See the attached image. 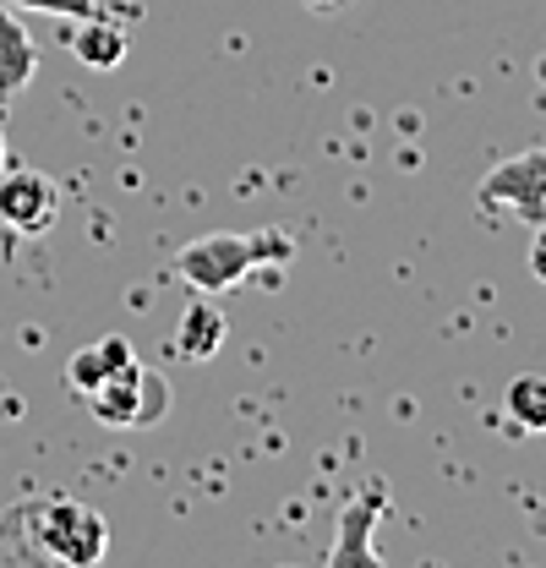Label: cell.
I'll list each match as a JSON object with an SVG mask.
<instances>
[{
    "label": "cell",
    "instance_id": "cell-8",
    "mask_svg": "<svg viewBox=\"0 0 546 568\" xmlns=\"http://www.w3.org/2000/svg\"><path fill=\"white\" fill-rule=\"evenodd\" d=\"M219 345H224V306H213V295H198V301L181 312L175 355H181V361H213Z\"/></svg>",
    "mask_w": 546,
    "mask_h": 568
},
{
    "label": "cell",
    "instance_id": "cell-7",
    "mask_svg": "<svg viewBox=\"0 0 546 568\" xmlns=\"http://www.w3.org/2000/svg\"><path fill=\"white\" fill-rule=\"evenodd\" d=\"M39 71V50L22 33V22L11 17V6L0 0V104H11Z\"/></svg>",
    "mask_w": 546,
    "mask_h": 568
},
{
    "label": "cell",
    "instance_id": "cell-15",
    "mask_svg": "<svg viewBox=\"0 0 546 568\" xmlns=\"http://www.w3.org/2000/svg\"><path fill=\"white\" fill-rule=\"evenodd\" d=\"M11 170V148H6V132H0V175Z\"/></svg>",
    "mask_w": 546,
    "mask_h": 568
},
{
    "label": "cell",
    "instance_id": "cell-6",
    "mask_svg": "<svg viewBox=\"0 0 546 568\" xmlns=\"http://www.w3.org/2000/svg\"><path fill=\"white\" fill-rule=\"evenodd\" d=\"M383 514V493L366 487L361 497H350L340 508V530H334V547H328V564H377V547H372V525Z\"/></svg>",
    "mask_w": 546,
    "mask_h": 568
},
{
    "label": "cell",
    "instance_id": "cell-1",
    "mask_svg": "<svg viewBox=\"0 0 546 568\" xmlns=\"http://www.w3.org/2000/svg\"><path fill=\"white\" fill-rule=\"evenodd\" d=\"M110 552V525L82 497H17L0 508V564L17 568H93Z\"/></svg>",
    "mask_w": 546,
    "mask_h": 568
},
{
    "label": "cell",
    "instance_id": "cell-11",
    "mask_svg": "<svg viewBox=\"0 0 546 568\" xmlns=\"http://www.w3.org/2000/svg\"><path fill=\"white\" fill-rule=\"evenodd\" d=\"M503 405L519 432H546V377H514Z\"/></svg>",
    "mask_w": 546,
    "mask_h": 568
},
{
    "label": "cell",
    "instance_id": "cell-4",
    "mask_svg": "<svg viewBox=\"0 0 546 568\" xmlns=\"http://www.w3.org/2000/svg\"><path fill=\"white\" fill-rule=\"evenodd\" d=\"M481 209H503L519 219H546V148H530L519 159H503L481 181Z\"/></svg>",
    "mask_w": 546,
    "mask_h": 568
},
{
    "label": "cell",
    "instance_id": "cell-5",
    "mask_svg": "<svg viewBox=\"0 0 546 568\" xmlns=\"http://www.w3.org/2000/svg\"><path fill=\"white\" fill-rule=\"evenodd\" d=\"M61 219V186L44 170H6L0 175V224L17 235H50Z\"/></svg>",
    "mask_w": 546,
    "mask_h": 568
},
{
    "label": "cell",
    "instance_id": "cell-13",
    "mask_svg": "<svg viewBox=\"0 0 546 568\" xmlns=\"http://www.w3.org/2000/svg\"><path fill=\"white\" fill-rule=\"evenodd\" d=\"M530 274L546 284V219H542V230H536V241H530Z\"/></svg>",
    "mask_w": 546,
    "mask_h": 568
},
{
    "label": "cell",
    "instance_id": "cell-14",
    "mask_svg": "<svg viewBox=\"0 0 546 568\" xmlns=\"http://www.w3.org/2000/svg\"><path fill=\"white\" fill-rule=\"evenodd\" d=\"M301 6H306L312 17H340V11H350L355 0H301Z\"/></svg>",
    "mask_w": 546,
    "mask_h": 568
},
{
    "label": "cell",
    "instance_id": "cell-10",
    "mask_svg": "<svg viewBox=\"0 0 546 568\" xmlns=\"http://www.w3.org/2000/svg\"><path fill=\"white\" fill-rule=\"evenodd\" d=\"M127 50H132V33L127 28H115V22H104L99 11L93 17H82V28H77V39H71V55L82 61V67L93 71H110L127 61Z\"/></svg>",
    "mask_w": 546,
    "mask_h": 568
},
{
    "label": "cell",
    "instance_id": "cell-3",
    "mask_svg": "<svg viewBox=\"0 0 546 568\" xmlns=\"http://www.w3.org/2000/svg\"><path fill=\"white\" fill-rule=\"evenodd\" d=\"M82 399H88L93 422H104V426H153L170 416V383L159 372H148L142 361H127L121 372H110Z\"/></svg>",
    "mask_w": 546,
    "mask_h": 568
},
{
    "label": "cell",
    "instance_id": "cell-2",
    "mask_svg": "<svg viewBox=\"0 0 546 568\" xmlns=\"http://www.w3.org/2000/svg\"><path fill=\"white\" fill-rule=\"evenodd\" d=\"M263 257H290V241L284 235H235V230H213V235H198V241H186L181 246V257H175V274L192 284L198 295H224V290H235L241 280H252L257 274V263Z\"/></svg>",
    "mask_w": 546,
    "mask_h": 568
},
{
    "label": "cell",
    "instance_id": "cell-9",
    "mask_svg": "<svg viewBox=\"0 0 546 568\" xmlns=\"http://www.w3.org/2000/svg\"><path fill=\"white\" fill-rule=\"evenodd\" d=\"M127 361H136L132 339L127 334H110V339H99V345H88V351H77L67 361V383L77 388V394H93L110 372H121Z\"/></svg>",
    "mask_w": 546,
    "mask_h": 568
},
{
    "label": "cell",
    "instance_id": "cell-12",
    "mask_svg": "<svg viewBox=\"0 0 546 568\" xmlns=\"http://www.w3.org/2000/svg\"><path fill=\"white\" fill-rule=\"evenodd\" d=\"M6 6H22V11H55V17H93L99 0H6Z\"/></svg>",
    "mask_w": 546,
    "mask_h": 568
}]
</instances>
